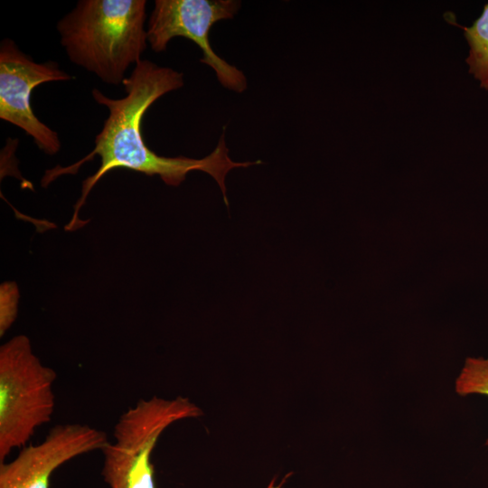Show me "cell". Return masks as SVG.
Returning a JSON list of instances; mask_svg holds the SVG:
<instances>
[{
  "mask_svg": "<svg viewBox=\"0 0 488 488\" xmlns=\"http://www.w3.org/2000/svg\"><path fill=\"white\" fill-rule=\"evenodd\" d=\"M462 28L469 45L465 60L469 72L479 81L481 88L488 90V3L471 26Z\"/></svg>",
  "mask_w": 488,
  "mask_h": 488,
  "instance_id": "8",
  "label": "cell"
},
{
  "mask_svg": "<svg viewBox=\"0 0 488 488\" xmlns=\"http://www.w3.org/2000/svg\"><path fill=\"white\" fill-rule=\"evenodd\" d=\"M455 390L462 397H488V357L468 358L455 379ZM485 446H488V439Z\"/></svg>",
  "mask_w": 488,
  "mask_h": 488,
  "instance_id": "9",
  "label": "cell"
},
{
  "mask_svg": "<svg viewBox=\"0 0 488 488\" xmlns=\"http://www.w3.org/2000/svg\"><path fill=\"white\" fill-rule=\"evenodd\" d=\"M107 434L89 425L53 427L37 445L23 446L9 463L0 464V488H49L52 474L66 462L102 450Z\"/></svg>",
  "mask_w": 488,
  "mask_h": 488,
  "instance_id": "7",
  "label": "cell"
},
{
  "mask_svg": "<svg viewBox=\"0 0 488 488\" xmlns=\"http://www.w3.org/2000/svg\"><path fill=\"white\" fill-rule=\"evenodd\" d=\"M122 84L126 95L121 99L108 98L98 89H93L91 92L95 101L109 110L101 131L96 136L93 150L68 166L58 164L46 170L41 180L42 186L47 187L61 175L77 174L85 163L96 155L100 157L98 170L82 182L81 195L74 205L72 217L65 225V230H76L85 225L79 218L80 208L96 183L117 168L128 169L148 176L158 175L164 183L172 186L180 185L192 171L204 172L216 181L228 206L225 187L227 174L231 169L249 167L261 164L262 161H232L224 139L225 127L214 150L203 158L157 155L145 145L143 138V117L155 100L183 86V74L172 68L158 66L151 61L141 60Z\"/></svg>",
  "mask_w": 488,
  "mask_h": 488,
  "instance_id": "1",
  "label": "cell"
},
{
  "mask_svg": "<svg viewBox=\"0 0 488 488\" xmlns=\"http://www.w3.org/2000/svg\"><path fill=\"white\" fill-rule=\"evenodd\" d=\"M145 0H80L57 23L74 64L107 84H122L147 46Z\"/></svg>",
  "mask_w": 488,
  "mask_h": 488,
  "instance_id": "2",
  "label": "cell"
},
{
  "mask_svg": "<svg viewBox=\"0 0 488 488\" xmlns=\"http://www.w3.org/2000/svg\"><path fill=\"white\" fill-rule=\"evenodd\" d=\"M55 371L42 363L25 335L0 347V462L25 446L35 430L51 421Z\"/></svg>",
  "mask_w": 488,
  "mask_h": 488,
  "instance_id": "3",
  "label": "cell"
},
{
  "mask_svg": "<svg viewBox=\"0 0 488 488\" xmlns=\"http://www.w3.org/2000/svg\"><path fill=\"white\" fill-rule=\"evenodd\" d=\"M73 77L52 61H34L11 39L0 43V118L33 137L36 145L49 155L61 149L58 134L34 114L31 95L33 89L50 81H64Z\"/></svg>",
  "mask_w": 488,
  "mask_h": 488,
  "instance_id": "6",
  "label": "cell"
},
{
  "mask_svg": "<svg viewBox=\"0 0 488 488\" xmlns=\"http://www.w3.org/2000/svg\"><path fill=\"white\" fill-rule=\"evenodd\" d=\"M240 5L235 0H156L148 21L147 42L159 52L166 49L174 37L192 41L202 52L201 62L215 71L219 82L241 93L247 89L244 73L218 56L209 41L211 26L218 21L233 18Z\"/></svg>",
  "mask_w": 488,
  "mask_h": 488,
  "instance_id": "5",
  "label": "cell"
},
{
  "mask_svg": "<svg viewBox=\"0 0 488 488\" xmlns=\"http://www.w3.org/2000/svg\"><path fill=\"white\" fill-rule=\"evenodd\" d=\"M201 415L184 397L140 399L119 417L114 441L101 450L104 481L110 488H156L151 455L159 436L173 423Z\"/></svg>",
  "mask_w": 488,
  "mask_h": 488,
  "instance_id": "4",
  "label": "cell"
},
{
  "mask_svg": "<svg viewBox=\"0 0 488 488\" xmlns=\"http://www.w3.org/2000/svg\"><path fill=\"white\" fill-rule=\"evenodd\" d=\"M275 481H276V479L274 478V479L268 483V485H267V488H282V484H281V483L276 484V483H275Z\"/></svg>",
  "mask_w": 488,
  "mask_h": 488,
  "instance_id": "10",
  "label": "cell"
}]
</instances>
